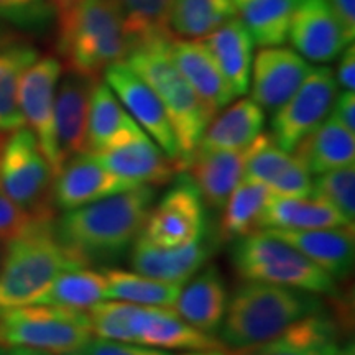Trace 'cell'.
I'll use <instances>...</instances> for the list:
<instances>
[{"label": "cell", "instance_id": "1", "mask_svg": "<svg viewBox=\"0 0 355 355\" xmlns=\"http://www.w3.org/2000/svg\"><path fill=\"white\" fill-rule=\"evenodd\" d=\"M153 186H137L55 219L61 247L83 266L110 265L130 250L153 206Z\"/></svg>", "mask_w": 355, "mask_h": 355}, {"label": "cell", "instance_id": "2", "mask_svg": "<svg viewBox=\"0 0 355 355\" xmlns=\"http://www.w3.org/2000/svg\"><path fill=\"white\" fill-rule=\"evenodd\" d=\"M58 53L68 68L99 78L125 61L133 42L115 0H55Z\"/></svg>", "mask_w": 355, "mask_h": 355}, {"label": "cell", "instance_id": "3", "mask_svg": "<svg viewBox=\"0 0 355 355\" xmlns=\"http://www.w3.org/2000/svg\"><path fill=\"white\" fill-rule=\"evenodd\" d=\"M322 311V301L313 293L248 282L239 286L219 327L225 349H243L266 343L309 314Z\"/></svg>", "mask_w": 355, "mask_h": 355}, {"label": "cell", "instance_id": "4", "mask_svg": "<svg viewBox=\"0 0 355 355\" xmlns=\"http://www.w3.org/2000/svg\"><path fill=\"white\" fill-rule=\"evenodd\" d=\"M170 42L171 37L141 42L132 48L125 63L157 92L158 99L162 101L180 150L178 168L186 170L214 115L207 110L173 63L168 51Z\"/></svg>", "mask_w": 355, "mask_h": 355}, {"label": "cell", "instance_id": "5", "mask_svg": "<svg viewBox=\"0 0 355 355\" xmlns=\"http://www.w3.org/2000/svg\"><path fill=\"white\" fill-rule=\"evenodd\" d=\"M83 266L68 255L55 235V220L40 222L7 243L0 265V314L33 304L53 279Z\"/></svg>", "mask_w": 355, "mask_h": 355}, {"label": "cell", "instance_id": "6", "mask_svg": "<svg viewBox=\"0 0 355 355\" xmlns=\"http://www.w3.org/2000/svg\"><path fill=\"white\" fill-rule=\"evenodd\" d=\"M230 259L239 277L247 282L286 286L313 295H337V285L329 275L298 248L266 230L235 239Z\"/></svg>", "mask_w": 355, "mask_h": 355}, {"label": "cell", "instance_id": "7", "mask_svg": "<svg viewBox=\"0 0 355 355\" xmlns=\"http://www.w3.org/2000/svg\"><path fill=\"white\" fill-rule=\"evenodd\" d=\"M91 337L86 311L28 304L0 314V349L68 355Z\"/></svg>", "mask_w": 355, "mask_h": 355}, {"label": "cell", "instance_id": "8", "mask_svg": "<svg viewBox=\"0 0 355 355\" xmlns=\"http://www.w3.org/2000/svg\"><path fill=\"white\" fill-rule=\"evenodd\" d=\"M53 178L37 137L26 127L8 133L0 145V191L40 219H55Z\"/></svg>", "mask_w": 355, "mask_h": 355}, {"label": "cell", "instance_id": "9", "mask_svg": "<svg viewBox=\"0 0 355 355\" xmlns=\"http://www.w3.org/2000/svg\"><path fill=\"white\" fill-rule=\"evenodd\" d=\"M337 96L334 71L319 66L309 71L298 91L273 112L272 140L285 152H293L311 132L329 117Z\"/></svg>", "mask_w": 355, "mask_h": 355}, {"label": "cell", "instance_id": "10", "mask_svg": "<svg viewBox=\"0 0 355 355\" xmlns=\"http://www.w3.org/2000/svg\"><path fill=\"white\" fill-rule=\"evenodd\" d=\"M206 232L204 201L189 176H180L152 206L139 237L158 247H181Z\"/></svg>", "mask_w": 355, "mask_h": 355}, {"label": "cell", "instance_id": "11", "mask_svg": "<svg viewBox=\"0 0 355 355\" xmlns=\"http://www.w3.org/2000/svg\"><path fill=\"white\" fill-rule=\"evenodd\" d=\"M61 73L63 66L56 58H38L25 71L19 89V104L25 125L37 137L53 176L61 168L55 137V97Z\"/></svg>", "mask_w": 355, "mask_h": 355}, {"label": "cell", "instance_id": "12", "mask_svg": "<svg viewBox=\"0 0 355 355\" xmlns=\"http://www.w3.org/2000/svg\"><path fill=\"white\" fill-rule=\"evenodd\" d=\"M104 79L133 121L139 123L146 135L152 137L155 144L165 152L168 158L175 162L178 168L180 150H178L176 137L157 92L125 61L110 64L104 71Z\"/></svg>", "mask_w": 355, "mask_h": 355}, {"label": "cell", "instance_id": "13", "mask_svg": "<svg viewBox=\"0 0 355 355\" xmlns=\"http://www.w3.org/2000/svg\"><path fill=\"white\" fill-rule=\"evenodd\" d=\"M137 186L141 184L115 175L94 155L84 152L66 159L53 178V204L58 209L69 211Z\"/></svg>", "mask_w": 355, "mask_h": 355}, {"label": "cell", "instance_id": "14", "mask_svg": "<svg viewBox=\"0 0 355 355\" xmlns=\"http://www.w3.org/2000/svg\"><path fill=\"white\" fill-rule=\"evenodd\" d=\"M130 344L165 350H225L219 339L196 329L175 309L163 306H132L128 318Z\"/></svg>", "mask_w": 355, "mask_h": 355}, {"label": "cell", "instance_id": "15", "mask_svg": "<svg viewBox=\"0 0 355 355\" xmlns=\"http://www.w3.org/2000/svg\"><path fill=\"white\" fill-rule=\"evenodd\" d=\"M288 40L298 55L313 63L337 60L350 40L327 3V0H301L293 15Z\"/></svg>", "mask_w": 355, "mask_h": 355}, {"label": "cell", "instance_id": "16", "mask_svg": "<svg viewBox=\"0 0 355 355\" xmlns=\"http://www.w3.org/2000/svg\"><path fill=\"white\" fill-rule=\"evenodd\" d=\"M313 69L303 56L290 48L266 46L252 64V101L266 112H277Z\"/></svg>", "mask_w": 355, "mask_h": 355}, {"label": "cell", "instance_id": "17", "mask_svg": "<svg viewBox=\"0 0 355 355\" xmlns=\"http://www.w3.org/2000/svg\"><path fill=\"white\" fill-rule=\"evenodd\" d=\"M99 78L68 69L58 83L55 97V137L60 163L87 152V119L91 94Z\"/></svg>", "mask_w": 355, "mask_h": 355}, {"label": "cell", "instance_id": "18", "mask_svg": "<svg viewBox=\"0 0 355 355\" xmlns=\"http://www.w3.org/2000/svg\"><path fill=\"white\" fill-rule=\"evenodd\" d=\"M243 180L265 184L277 196L304 198L311 194L306 166L295 155L275 145L272 137L263 132L248 145Z\"/></svg>", "mask_w": 355, "mask_h": 355}, {"label": "cell", "instance_id": "19", "mask_svg": "<svg viewBox=\"0 0 355 355\" xmlns=\"http://www.w3.org/2000/svg\"><path fill=\"white\" fill-rule=\"evenodd\" d=\"M216 239L202 237L181 247H158L139 237L130 248L133 272L159 282L184 285L194 277L212 255Z\"/></svg>", "mask_w": 355, "mask_h": 355}, {"label": "cell", "instance_id": "20", "mask_svg": "<svg viewBox=\"0 0 355 355\" xmlns=\"http://www.w3.org/2000/svg\"><path fill=\"white\" fill-rule=\"evenodd\" d=\"M266 232L298 248L332 279H345L352 273L355 259L354 224L304 230L266 229Z\"/></svg>", "mask_w": 355, "mask_h": 355}, {"label": "cell", "instance_id": "21", "mask_svg": "<svg viewBox=\"0 0 355 355\" xmlns=\"http://www.w3.org/2000/svg\"><path fill=\"white\" fill-rule=\"evenodd\" d=\"M340 331L343 327L336 318L319 311L300 319L266 343L232 349L227 355H334L343 345Z\"/></svg>", "mask_w": 355, "mask_h": 355}, {"label": "cell", "instance_id": "22", "mask_svg": "<svg viewBox=\"0 0 355 355\" xmlns=\"http://www.w3.org/2000/svg\"><path fill=\"white\" fill-rule=\"evenodd\" d=\"M168 51L181 76L214 117L234 101V91L204 43L196 40L171 38Z\"/></svg>", "mask_w": 355, "mask_h": 355}, {"label": "cell", "instance_id": "23", "mask_svg": "<svg viewBox=\"0 0 355 355\" xmlns=\"http://www.w3.org/2000/svg\"><path fill=\"white\" fill-rule=\"evenodd\" d=\"M92 155L115 175L153 188L170 183L178 171L175 162L145 132L114 148Z\"/></svg>", "mask_w": 355, "mask_h": 355}, {"label": "cell", "instance_id": "24", "mask_svg": "<svg viewBox=\"0 0 355 355\" xmlns=\"http://www.w3.org/2000/svg\"><path fill=\"white\" fill-rule=\"evenodd\" d=\"M248 146L243 150L196 148L186 170L202 201L214 209H222L234 189L245 176Z\"/></svg>", "mask_w": 355, "mask_h": 355}, {"label": "cell", "instance_id": "25", "mask_svg": "<svg viewBox=\"0 0 355 355\" xmlns=\"http://www.w3.org/2000/svg\"><path fill=\"white\" fill-rule=\"evenodd\" d=\"M186 286H181L175 311L196 329L206 334H216L229 303V290L220 270L214 265L201 268Z\"/></svg>", "mask_w": 355, "mask_h": 355}, {"label": "cell", "instance_id": "26", "mask_svg": "<svg viewBox=\"0 0 355 355\" xmlns=\"http://www.w3.org/2000/svg\"><path fill=\"white\" fill-rule=\"evenodd\" d=\"M202 43L219 66L234 94H245L250 87L255 42L243 21L234 17L207 35Z\"/></svg>", "mask_w": 355, "mask_h": 355}, {"label": "cell", "instance_id": "27", "mask_svg": "<svg viewBox=\"0 0 355 355\" xmlns=\"http://www.w3.org/2000/svg\"><path fill=\"white\" fill-rule=\"evenodd\" d=\"M144 130L105 81H97L91 94L87 119V152L97 153L130 140Z\"/></svg>", "mask_w": 355, "mask_h": 355}, {"label": "cell", "instance_id": "28", "mask_svg": "<svg viewBox=\"0 0 355 355\" xmlns=\"http://www.w3.org/2000/svg\"><path fill=\"white\" fill-rule=\"evenodd\" d=\"M309 171V175L354 165L355 137L336 117H329L309 133L291 152Z\"/></svg>", "mask_w": 355, "mask_h": 355}, {"label": "cell", "instance_id": "29", "mask_svg": "<svg viewBox=\"0 0 355 355\" xmlns=\"http://www.w3.org/2000/svg\"><path fill=\"white\" fill-rule=\"evenodd\" d=\"M347 224L350 222L345 220L339 211L319 198H291L272 194L261 214L260 230L327 229Z\"/></svg>", "mask_w": 355, "mask_h": 355}, {"label": "cell", "instance_id": "30", "mask_svg": "<svg viewBox=\"0 0 355 355\" xmlns=\"http://www.w3.org/2000/svg\"><path fill=\"white\" fill-rule=\"evenodd\" d=\"M265 110L252 99H242L212 119L198 148L243 150L263 132Z\"/></svg>", "mask_w": 355, "mask_h": 355}, {"label": "cell", "instance_id": "31", "mask_svg": "<svg viewBox=\"0 0 355 355\" xmlns=\"http://www.w3.org/2000/svg\"><path fill=\"white\" fill-rule=\"evenodd\" d=\"M38 60L37 48L8 43L0 48V135L25 127L19 104V89L25 71Z\"/></svg>", "mask_w": 355, "mask_h": 355}, {"label": "cell", "instance_id": "32", "mask_svg": "<svg viewBox=\"0 0 355 355\" xmlns=\"http://www.w3.org/2000/svg\"><path fill=\"white\" fill-rule=\"evenodd\" d=\"M272 191L257 181L243 180L222 206L216 241L227 242L260 230L263 209Z\"/></svg>", "mask_w": 355, "mask_h": 355}, {"label": "cell", "instance_id": "33", "mask_svg": "<svg viewBox=\"0 0 355 355\" xmlns=\"http://www.w3.org/2000/svg\"><path fill=\"white\" fill-rule=\"evenodd\" d=\"M104 300H107L104 273L89 266H74L58 275L33 304L86 311Z\"/></svg>", "mask_w": 355, "mask_h": 355}, {"label": "cell", "instance_id": "34", "mask_svg": "<svg viewBox=\"0 0 355 355\" xmlns=\"http://www.w3.org/2000/svg\"><path fill=\"white\" fill-rule=\"evenodd\" d=\"M237 15L230 0H173L168 30L173 38H206Z\"/></svg>", "mask_w": 355, "mask_h": 355}, {"label": "cell", "instance_id": "35", "mask_svg": "<svg viewBox=\"0 0 355 355\" xmlns=\"http://www.w3.org/2000/svg\"><path fill=\"white\" fill-rule=\"evenodd\" d=\"M301 0H247L242 3V21L260 46H282Z\"/></svg>", "mask_w": 355, "mask_h": 355}, {"label": "cell", "instance_id": "36", "mask_svg": "<svg viewBox=\"0 0 355 355\" xmlns=\"http://www.w3.org/2000/svg\"><path fill=\"white\" fill-rule=\"evenodd\" d=\"M107 285V300L125 301L137 306H163L170 308L183 285L159 282L137 272L119 268L102 270Z\"/></svg>", "mask_w": 355, "mask_h": 355}, {"label": "cell", "instance_id": "37", "mask_svg": "<svg viewBox=\"0 0 355 355\" xmlns=\"http://www.w3.org/2000/svg\"><path fill=\"white\" fill-rule=\"evenodd\" d=\"M133 46L152 38L171 37L168 30L173 0H115ZM173 38V37H171Z\"/></svg>", "mask_w": 355, "mask_h": 355}, {"label": "cell", "instance_id": "38", "mask_svg": "<svg viewBox=\"0 0 355 355\" xmlns=\"http://www.w3.org/2000/svg\"><path fill=\"white\" fill-rule=\"evenodd\" d=\"M309 196L319 198L331 204L344 216V219L354 224L355 219V170L354 165L337 168L318 175L311 181Z\"/></svg>", "mask_w": 355, "mask_h": 355}, {"label": "cell", "instance_id": "39", "mask_svg": "<svg viewBox=\"0 0 355 355\" xmlns=\"http://www.w3.org/2000/svg\"><path fill=\"white\" fill-rule=\"evenodd\" d=\"M55 17L53 0H0V21L24 32H46Z\"/></svg>", "mask_w": 355, "mask_h": 355}, {"label": "cell", "instance_id": "40", "mask_svg": "<svg viewBox=\"0 0 355 355\" xmlns=\"http://www.w3.org/2000/svg\"><path fill=\"white\" fill-rule=\"evenodd\" d=\"M55 219H40L32 212L21 209L19 204L8 199L6 194L0 191V241L10 242L13 239L20 237L40 222H48Z\"/></svg>", "mask_w": 355, "mask_h": 355}, {"label": "cell", "instance_id": "41", "mask_svg": "<svg viewBox=\"0 0 355 355\" xmlns=\"http://www.w3.org/2000/svg\"><path fill=\"white\" fill-rule=\"evenodd\" d=\"M68 355H170L165 350L145 347V345L121 343L92 336L87 343Z\"/></svg>", "mask_w": 355, "mask_h": 355}, {"label": "cell", "instance_id": "42", "mask_svg": "<svg viewBox=\"0 0 355 355\" xmlns=\"http://www.w3.org/2000/svg\"><path fill=\"white\" fill-rule=\"evenodd\" d=\"M332 117H336L350 132H355V97L354 91H343L336 96L334 105L331 110Z\"/></svg>", "mask_w": 355, "mask_h": 355}, {"label": "cell", "instance_id": "43", "mask_svg": "<svg viewBox=\"0 0 355 355\" xmlns=\"http://www.w3.org/2000/svg\"><path fill=\"white\" fill-rule=\"evenodd\" d=\"M340 61L337 64L336 81L344 91H354L355 87V48L350 43L345 50L340 53Z\"/></svg>", "mask_w": 355, "mask_h": 355}, {"label": "cell", "instance_id": "44", "mask_svg": "<svg viewBox=\"0 0 355 355\" xmlns=\"http://www.w3.org/2000/svg\"><path fill=\"white\" fill-rule=\"evenodd\" d=\"M350 42L355 38V0H327Z\"/></svg>", "mask_w": 355, "mask_h": 355}, {"label": "cell", "instance_id": "45", "mask_svg": "<svg viewBox=\"0 0 355 355\" xmlns=\"http://www.w3.org/2000/svg\"><path fill=\"white\" fill-rule=\"evenodd\" d=\"M0 355H48V354L37 352V350H28V349H0Z\"/></svg>", "mask_w": 355, "mask_h": 355}, {"label": "cell", "instance_id": "46", "mask_svg": "<svg viewBox=\"0 0 355 355\" xmlns=\"http://www.w3.org/2000/svg\"><path fill=\"white\" fill-rule=\"evenodd\" d=\"M334 355H355V347L352 340H345V343H343V345L336 350Z\"/></svg>", "mask_w": 355, "mask_h": 355}, {"label": "cell", "instance_id": "47", "mask_svg": "<svg viewBox=\"0 0 355 355\" xmlns=\"http://www.w3.org/2000/svg\"><path fill=\"white\" fill-rule=\"evenodd\" d=\"M180 355H227V352H225V350H219V349H216V350H188V352L180 354Z\"/></svg>", "mask_w": 355, "mask_h": 355}, {"label": "cell", "instance_id": "48", "mask_svg": "<svg viewBox=\"0 0 355 355\" xmlns=\"http://www.w3.org/2000/svg\"><path fill=\"white\" fill-rule=\"evenodd\" d=\"M2 24L3 21H0V48L6 46V44H8V43H12V40H10L12 35L8 33L6 28H3Z\"/></svg>", "mask_w": 355, "mask_h": 355}, {"label": "cell", "instance_id": "49", "mask_svg": "<svg viewBox=\"0 0 355 355\" xmlns=\"http://www.w3.org/2000/svg\"><path fill=\"white\" fill-rule=\"evenodd\" d=\"M6 252H7V242L0 241V265H2L3 257H6Z\"/></svg>", "mask_w": 355, "mask_h": 355}, {"label": "cell", "instance_id": "50", "mask_svg": "<svg viewBox=\"0 0 355 355\" xmlns=\"http://www.w3.org/2000/svg\"><path fill=\"white\" fill-rule=\"evenodd\" d=\"M230 2H232V3H234V6L239 8V7H241V6H242V3H245V2H247V0H230Z\"/></svg>", "mask_w": 355, "mask_h": 355}, {"label": "cell", "instance_id": "51", "mask_svg": "<svg viewBox=\"0 0 355 355\" xmlns=\"http://www.w3.org/2000/svg\"><path fill=\"white\" fill-rule=\"evenodd\" d=\"M2 141H3V140H2V139H0V145H2Z\"/></svg>", "mask_w": 355, "mask_h": 355}, {"label": "cell", "instance_id": "52", "mask_svg": "<svg viewBox=\"0 0 355 355\" xmlns=\"http://www.w3.org/2000/svg\"><path fill=\"white\" fill-rule=\"evenodd\" d=\"M53 2H55V0H53Z\"/></svg>", "mask_w": 355, "mask_h": 355}]
</instances>
